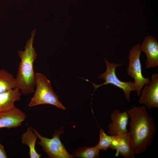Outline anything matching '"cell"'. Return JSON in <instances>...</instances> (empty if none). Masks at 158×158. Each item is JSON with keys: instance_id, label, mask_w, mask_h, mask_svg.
I'll return each mask as SVG.
<instances>
[{"instance_id": "6da1fadb", "label": "cell", "mask_w": 158, "mask_h": 158, "mask_svg": "<svg viewBox=\"0 0 158 158\" xmlns=\"http://www.w3.org/2000/svg\"><path fill=\"white\" fill-rule=\"evenodd\" d=\"M127 111L130 119L129 132L133 152L135 154L142 153L154 138L156 130L153 119L144 106H134Z\"/></svg>"}, {"instance_id": "7a4b0ae2", "label": "cell", "mask_w": 158, "mask_h": 158, "mask_svg": "<svg viewBox=\"0 0 158 158\" xmlns=\"http://www.w3.org/2000/svg\"><path fill=\"white\" fill-rule=\"evenodd\" d=\"M36 29L32 31L31 36L27 40L24 51L19 50L18 54L20 59L15 78L16 87L22 94L34 93L35 87V73L33 69L34 61L37 54L33 46Z\"/></svg>"}, {"instance_id": "3957f363", "label": "cell", "mask_w": 158, "mask_h": 158, "mask_svg": "<svg viewBox=\"0 0 158 158\" xmlns=\"http://www.w3.org/2000/svg\"><path fill=\"white\" fill-rule=\"evenodd\" d=\"M36 89L28 104L33 107L42 104H50L65 110V107L59 101L53 90L50 80L43 74L35 73Z\"/></svg>"}, {"instance_id": "277c9868", "label": "cell", "mask_w": 158, "mask_h": 158, "mask_svg": "<svg viewBox=\"0 0 158 158\" xmlns=\"http://www.w3.org/2000/svg\"><path fill=\"white\" fill-rule=\"evenodd\" d=\"M104 59L107 66L106 70L99 75L97 78L102 79L105 82L102 84L97 85L91 82L87 79H84L92 83L94 87V91L99 87L109 84L118 87L122 90L125 94L126 100L130 102V92L136 91L135 85L134 82L131 81L124 82L121 81L118 78L116 73V68L122 65L123 64L111 63L106 58H104Z\"/></svg>"}, {"instance_id": "5b68a950", "label": "cell", "mask_w": 158, "mask_h": 158, "mask_svg": "<svg viewBox=\"0 0 158 158\" xmlns=\"http://www.w3.org/2000/svg\"><path fill=\"white\" fill-rule=\"evenodd\" d=\"M30 127L40 140L38 144L42 147L43 150L49 158L73 157L66 150L60 140V136L63 132V127L56 130L51 138L42 136L36 130Z\"/></svg>"}, {"instance_id": "8992f818", "label": "cell", "mask_w": 158, "mask_h": 158, "mask_svg": "<svg viewBox=\"0 0 158 158\" xmlns=\"http://www.w3.org/2000/svg\"><path fill=\"white\" fill-rule=\"evenodd\" d=\"M140 44L133 45L130 49L128 56V62L127 73L131 78H134V82L137 95L139 96L143 87L149 84L151 80L149 76L144 77L142 74V66L140 60L142 52Z\"/></svg>"}, {"instance_id": "52a82bcc", "label": "cell", "mask_w": 158, "mask_h": 158, "mask_svg": "<svg viewBox=\"0 0 158 158\" xmlns=\"http://www.w3.org/2000/svg\"><path fill=\"white\" fill-rule=\"evenodd\" d=\"M138 102L150 109L158 108V74L152 75L151 80L142 89Z\"/></svg>"}, {"instance_id": "ba28073f", "label": "cell", "mask_w": 158, "mask_h": 158, "mask_svg": "<svg viewBox=\"0 0 158 158\" xmlns=\"http://www.w3.org/2000/svg\"><path fill=\"white\" fill-rule=\"evenodd\" d=\"M142 51L146 54L145 67L147 69L158 66V42L154 37L146 36L140 45Z\"/></svg>"}, {"instance_id": "9c48e42d", "label": "cell", "mask_w": 158, "mask_h": 158, "mask_svg": "<svg viewBox=\"0 0 158 158\" xmlns=\"http://www.w3.org/2000/svg\"><path fill=\"white\" fill-rule=\"evenodd\" d=\"M111 121L108 125V133L115 136L128 132L127 129L129 116L127 110L121 112L118 109H114L111 114Z\"/></svg>"}, {"instance_id": "30bf717a", "label": "cell", "mask_w": 158, "mask_h": 158, "mask_svg": "<svg viewBox=\"0 0 158 158\" xmlns=\"http://www.w3.org/2000/svg\"><path fill=\"white\" fill-rule=\"evenodd\" d=\"M112 136L113 141L111 148L116 150V156L120 155L124 158L135 157L129 131L126 133Z\"/></svg>"}, {"instance_id": "8fae6325", "label": "cell", "mask_w": 158, "mask_h": 158, "mask_svg": "<svg viewBox=\"0 0 158 158\" xmlns=\"http://www.w3.org/2000/svg\"><path fill=\"white\" fill-rule=\"evenodd\" d=\"M26 118L25 114L16 107L10 111L0 113V129L17 128L22 125Z\"/></svg>"}, {"instance_id": "7c38bea8", "label": "cell", "mask_w": 158, "mask_h": 158, "mask_svg": "<svg viewBox=\"0 0 158 158\" xmlns=\"http://www.w3.org/2000/svg\"><path fill=\"white\" fill-rule=\"evenodd\" d=\"M22 93L17 88L0 93V113L8 111L16 107L14 103L21 99Z\"/></svg>"}, {"instance_id": "4fadbf2b", "label": "cell", "mask_w": 158, "mask_h": 158, "mask_svg": "<svg viewBox=\"0 0 158 158\" xmlns=\"http://www.w3.org/2000/svg\"><path fill=\"white\" fill-rule=\"evenodd\" d=\"M37 138L30 126L21 136L22 143L29 147V154L30 158H40L41 156V154L37 153L35 149V143Z\"/></svg>"}, {"instance_id": "5bb4252c", "label": "cell", "mask_w": 158, "mask_h": 158, "mask_svg": "<svg viewBox=\"0 0 158 158\" xmlns=\"http://www.w3.org/2000/svg\"><path fill=\"white\" fill-rule=\"evenodd\" d=\"M16 87L15 78L4 69H0V93Z\"/></svg>"}, {"instance_id": "9a60e30c", "label": "cell", "mask_w": 158, "mask_h": 158, "mask_svg": "<svg viewBox=\"0 0 158 158\" xmlns=\"http://www.w3.org/2000/svg\"><path fill=\"white\" fill-rule=\"evenodd\" d=\"M100 150L97 146L80 147L73 151V157L81 158H97L99 157Z\"/></svg>"}, {"instance_id": "2e32d148", "label": "cell", "mask_w": 158, "mask_h": 158, "mask_svg": "<svg viewBox=\"0 0 158 158\" xmlns=\"http://www.w3.org/2000/svg\"><path fill=\"white\" fill-rule=\"evenodd\" d=\"M112 141V136L107 135L103 129L100 128L99 140L97 145L99 149L105 150L108 148H111Z\"/></svg>"}, {"instance_id": "e0dca14e", "label": "cell", "mask_w": 158, "mask_h": 158, "mask_svg": "<svg viewBox=\"0 0 158 158\" xmlns=\"http://www.w3.org/2000/svg\"><path fill=\"white\" fill-rule=\"evenodd\" d=\"M7 155L4 149V147L0 143V158H7Z\"/></svg>"}]
</instances>
